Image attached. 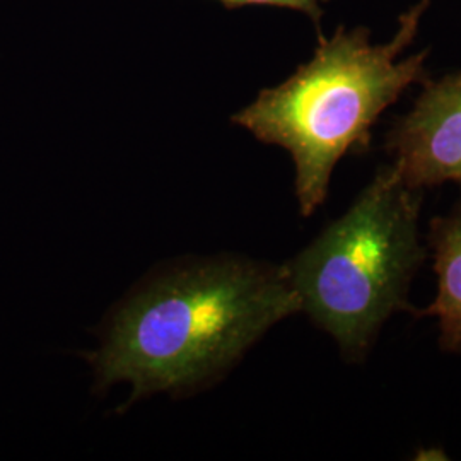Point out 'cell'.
<instances>
[{"label": "cell", "instance_id": "obj_3", "mask_svg": "<svg viewBox=\"0 0 461 461\" xmlns=\"http://www.w3.org/2000/svg\"><path fill=\"white\" fill-rule=\"evenodd\" d=\"M422 190L383 166L340 219L285 265L301 312L329 331L348 361H361L428 258L420 243Z\"/></svg>", "mask_w": 461, "mask_h": 461}, {"label": "cell", "instance_id": "obj_1", "mask_svg": "<svg viewBox=\"0 0 461 461\" xmlns=\"http://www.w3.org/2000/svg\"><path fill=\"white\" fill-rule=\"evenodd\" d=\"M297 312L285 265L219 258L183 267L152 280L116 312L95 356L99 384L129 381L132 400L194 388Z\"/></svg>", "mask_w": 461, "mask_h": 461}, {"label": "cell", "instance_id": "obj_5", "mask_svg": "<svg viewBox=\"0 0 461 461\" xmlns=\"http://www.w3.org/2000/svg\"><path fill=\"white\" fill-rule=\"evenodd\" d=\"M428 245L438 276V296L415 316H434L439 321V346L461 354V200L447 215L429 224Z\"/></svg>", "mask_w": 461, "mask_h": 461}, {"label": "cell", "instance_id": "obj_7", "mask_svg": "<svg viewBox=\"0 0 461 461\" xmlns=\"http://www.w3.org/2000/svg\"><path fill=\"white\" fill-rule=\"evenodd\" d=\"M321 2H329V0H321Z\"/></svg>", "mask_w": 461, "mask_h": 461}, {"label": "cell", "instance_id": "obj_6", "mask_svg": "<svg viewBox=\"0 0 461 461\" xmlns=\"http://www.w3.org/2000/svg\"><path fill=\"white\" fill-rule=\"evenodd\" d=\"M228 9H238L245 5H272V7H285L299 11L310 17L316 26V32L320 33V24L323 17V9L320 5L321 0H219Z\"/></svg>", "mask_w": 461, "mask_h": 461}, {"label": "cell", "instance_id": "obj_2", "mask_svg": "<svg viewBox=\"0 0 461 461\" xmlns=\"http://www.w3.org/2000/svg\"><path fill=\"white\" fill-rule=\"evenodd\" d=\"M429 0L400 17L395 38L371 43L367 28L340 26L313 59L284 83L264 89L230 122L293 156L296 197L304 217L329 195L330 178L348 152H364L381 113L417 83L428 81V50L398 59L412 43Z\"/></svg>", "mask_w": 461, "mask_h": 461}, {"label": "cell", "instance_id": "obj_4", "mask_svg": "<svg viewBox=\"0 0 461 461\" xmlns=\"http://www.w3.org/2000/svg\"><path fill=\"white\" fill-rule=\"evenodd\" d=\"M386 150L413 190L446 182L461 186V72L424 83L412 110L386 133Z\"/></svg>", "mask_w": 461, "mask_h": 461}]
</instances>
